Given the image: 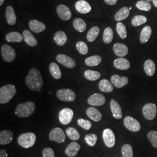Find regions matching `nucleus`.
Here are the masks:
<instances>
[{
  "instance_id": "f257e3e1",
  "label": "nucleus",
  "mask_w": 157,
  "mask_h": 157,
  "mask_svg": "<svg viewBox=\"0 0 157 157\" xmlns=\"http://www.w3.org/2000/svg\"><path fill=\"white\" fill-rule=\"evenodd\" d=\"M25 83L29 89L32 91H39L43 86V80L39 71L32 67L25 78Z\"/></svg>"
},
{
  "instance_id": "f03ea898",
  "label": "nucleus",
  "mask_w": 157,
  "mask_h": 157,
  "mask_svg": "<svg viewBox=\"0 0 157 157\" xmlns=\"http://www.w3.org/2000/svg\"><path fill=\"white\" fill-rule=\"evenodd\" d=\"M36 105L32 101L19 104L15 109V114L20 118H28L35 111Z\"/></svg>"
},
{
  "instance_id": "7ed1b4c3",
  "label": "nucleus",
  "mask_w": 157,
  "mask_h": 157,
  "mask_svg": "<svg viewBox=\"0 0 157 157\" xmlns=\"http://www.w3.org/2000/svg\"><path fill=\"white\" fill-rule=\"evenodd\" d=\"M17 93L16 87L13 84H6L0 88V103L9 102Z\"/></svg>"
},
{
  "instance_id": "20e7f679",
  "label": "nucleus",
  "mask_w": 157,
  "mask_h": 157,
  "mask_svg": "<svg viewBox=\"0 0 157 157\" xmlns=\"http://www.w3.org/2000/svg\"><path fill=\"white\" fill-rule=\"evenodd\" d=\"M36 140V136L32 132L23 133L17 139V143L19 146L25 148H29L34 145Z\"/></svg>"
},
{
  "instance_id": "39448f33",
  "label": "nucleus",
  "mask_w": 157,
  "mask_h": 157,
  "mask_svg": "<svg viewBox=\"0 0 157 157\" xmlns=\"http://www.w3.org/2000/svg\"><path fill=\"white\" fill-rule=\"evenodd\" d=\"M56 96L60 100L65 102H73L76 99L75 92L69 89H62L57 91Z\"/></svg>"
},
{
  "instance_id": "423d86ee",
  "label": "nucleus",
  "mask_w": 157,
  "mask_h": 157,
  "mask_svg": "<svg viewBox=\"0 0 157 157\" xmlns=\"http://www.w3.org/2000/svg\"><path fill=\"white\" fill-rule=\"evenodd\" d=\"M1 54L4 61L6 62L13 61L16 56L15 50L11 46L7 44H4L1 47Z\"/></svg>"
},
{
  "instance_id": "0eeeda50",
  "label": "nucleus",
  "mask_w": 157,
  "mask_h": 157,
  "mask_svg": "<svg viewBox=\"0 0 157 157\" xmlns=\"http://www.w3.org/2000/svg\"><path fill=\"white\" fill-rule=\"evenodd\" d=\"M124 124L126 128L133 132H137L140 131L141 124L140 122L135 118L128 116L124 118Z\"/></svg>"
},
{
  "instance_id": "6e6552de",
  "label": "nucleus",
  "mask_w": 157,
  "mask_h": 157,
  "mask_svg": "<svg viewBox=\"0 0 157 157\" xmlns=\"http://www.w3.org/2000/svg\"><path fill=\"white\" fill-rule=\"evenodd\" d=\"M143 114L147 120H153L157 115V106L153 103H147L143 108Z\"/></svg>"
},
{
  "instance_id": "1a4fd4ad",
  "label": "nucleus",
  "mask_w": 157,
  "mask_h": 157,
  "mask_svg": "<svg viewBox=\"0 0 157 157\" xmlns=\"http://www.w3.org/2000/svg\"><path fill=\"white\" fill-rule=\"evenodd\" d=\"M48 137L51 141H56L58 143H63L65 140L66 136L62 129L55 128L51 131Z\"/></svg>"
},
{
  "instance_id": "9d476101",
  "label": "nucleus",
  "mask_w": 157,
  "mask_h": 157,
  "mask_svg": "<svg viewBox=\"0 0 157 157\" xmlns=\"http://www.w3.org/2000/svg\"><path fill=\"white\" fill-rule=\"evenodd\" d=\"M73 117V111L72 109L69 108L62 109L59 113V120L61 124L66 125L70 124L72 121Z\"/></svg>"
},
{
  "instance_id": "9b49d317",
  "label": "nucleus",
  "mask_w": 157,
  "mask_h": 157,
  "mask_svg": "<svg viewBox=\"0 0 157 157\" xmlns=\"http://www.w3.org/2000/svg\"><path fill=\"white\" fill-rule=\"evenodd\" d=\"M102 139L107 147L112 148L115 144V136L111 129H106L103 131Z\"/></svg>"
},
{
  "instance_id": "f8f14e48",
  "label": "nucleus",
  "mask_w": 157,
  "mask_h": 157,
  "mask_svg": "<svg viewBox=\"0 0 157 157\" xmlns=\"http://www.w3.org/2000/svg\"><path fill=\"white\" fill-rule=\"evenodd\" d=\"M106 101L104 95L100 93H95L90 95L87 100L88 104L92 106H101L103 105Z\"/></svg>"
},
{
  "instance_id": "ddd939ff",
  "label": "nucleus",
  "mask_w": 157,
  "mask_h": 157,
  "mask_svg": "<svg viewBox=\"0 0 157 157\" xmlns=\"http://www.w3.org/2000/svg\"><path fill=\"white\" fill-rule=\"evenodd\" d=\"M56 12L58 17L63 21H68L72 17V13L67 6L59 5L57 6Z\"/></svg>"
},
{
  "instance_id": "4468645a",
  "label": "nucleus",
  "mask_w": 157,
  "mask_h": 157,
  "mask_svg": "<svg viewBox=\"0 0 157 157\" xmlns=\"http://www.w3.org/2000/svg\"><path fill=\"white\" fill-rule=\"evenodd\" d=\"M56 61L62 65L68 68H73L76 66V62L73 59L64 54H59L56 57Z\"/></svg>"
},
{
  "instance_id": "2eb2a0df",
  "label": "nucleus",
  "mask_w": 157,
  "mask_h": 157,
  "mask_svg": "<svg viewBox=\"0 0 157 157\" xmlns=\"http://www.w3.org/2000/svg\"><path fill=\"white\" fill-rule=\"evenodd\" d=\"M112 84L117 88L121 89L128 84L129 79L126 77H121L118 75H113L111 78Z\"/></svg>"
},
{
  "instance_id": "dca6fc26",
  "label": "nucleus",
  "mask_w": 157,
  "mask_h": 157,
  "mask_svg": "<svg viewBox=\"0 0 157 157\" xmlns=\"http://www.w3.org/2000/svg\"><path fill=\"white\" fill-rule=\"evenodd\" d=\"M80 148L81 147L79 145V144L77 142L73 141L69 145H67L65 150V153L67 157H76L78 152L80 150Z\"/></svg>"
},
{
  "instance_id": "f3484780",
  "label": "nucleus",
  "mask_w": 157,
  "mask_h": 157,
  "mask_svg": "<svg viewBox=\"0 0 157 157\" xmlns=\"http://www.w3.org/2000/svg\"><path fill=\"white\" fill-rule=\"evenodd\" d=\"M110 108L112 115L117 119H121L122 117V110L118 102L115 100H111L110 102Z\"/></svg>"
},
{
  "instance_id": "a211bd4d",
  "label": "nucleus",
  "mask_w": 157,
  "mask_h": 157,
  "mask_svg": "<svg viewBox=\"0 0 157 157\" xmlns=\"http://www.w3.org/2000/svg\"><path fill=\"white\" fill-rule=\"evenodd\" d=\"M75 8L76 11L80 13H88L91 11V6L86 1L79 0L76 4Z\"/></svg>"
},
{
  "instance_id": "6ab92c4d",
  "label": "nucleus",
  "mask_w": 157,
  "mask_h": 157,
  "mask_svg": "<svg viewBox=\"0 0 157 157\" xmlns=\"http://www.w3.org/2000/svg\"><path fill=\"white\" fill-rule=\"evenodd\" d=\"M113 50L116 56L122 58L128 54V48L126 45L122 43H117L113 47Z\"/></svg>"
},
{
  "instance_id": "aec40b11",
  "label": "nucleus",
  "mask_w": 157,
  "mask_h": 157,
  "mask_svg": "<svg viewBox=\"0 0 157 157\" xmlns=\"http://www.w3.org/2000/svg\"><path fill=\"white\" fill-rule=\"evenodd\" d=\"M13 135L10 130H2L0 132V144L6 145L11 143Z\"/></svg>"
},
{
  "instance_id": "412c9836",
  "label": "nucleus",
  "mask_w": 157,
  "mask_h": 157,
  "mask_svg": "<svg viewBox=\"0 0 157 157\" xmlns=\"http://www.w3.org/2000/svg\"><path fill=\"white\" fill-rule=\"evenodd\" d=\"M6 20L10 25H14L17 22V17L15 11L12 6H8L6 8Z\"/></svg>"
},
{
  "instance_id": "4be33fe9",
  "label": "nucleus",
  "mask_w": 157,
  "mask_h": 157,
  "mask_svg": "<svg viewBox=\"0 0 157 157\" xmlns=\"http://www.w3.org/2000/svg\"><path fill=\"white\" fill-rule=\"evenodd\" d=\"M86 114L88 117L94 122H99L102 119V114L94 107H89L86 110Z\"/></svg>"
},
{
  "instance_id": "5701e85b",
  "label": "nucleus",
  "mask_w": 157,
  "mask_h": 157,
  "mask_svg": "<svg viewBox=\"0 0 157 157\" xmlns=\"http://www.w3.org/2000/svg\"><path fill=\"white\" fill-rule=\"evenodd\" d=\"M29 27L31 30L36 33H39L45 29V25L43 23L37 20H32L29 22Z\"/></svg>"
},
{
  "instance_id": "b1692460",
  "label": "nucleus",
  "mask_w": 157,
  "mask_h": 157,
  "mask_svg": "<svg viewBox=\"0 0 157 157\" xmlns=\"http://www.w3.org/2000/svg\"><path fill=\"white\" fill-rule=\"evenodd\" d=\"M113 65L118 69L126 71L129 69L130 67V63L129 61L126 58H119L114 61Z\"/></svg>"
},
{
  "instance_id": "393cba45",
  "label": "nucleus",
  "mask_w": 157,
  "mask_h": 157,
  "mask_svg": "<svg viewBox=\"0 0 157 157\" xmlns=\"http://www.w3.org/2000/svg\"><path fill=\"white\" fill-rule=\"evenodd\" d=\"M23 36L25 41L28 45L30 47H35L37 45L38 42L37 40L35 39L33 35L28 30H25L23 31Z\"/></svg>"
},
{
  "instance_id": "a878e982",
  "label": "nucleus",
  "mask_w": 157,
  "mask_h": 157,
  "mask_svg": "<svg viewBox=\"0 0 157 157\" xmlns=\"http://www.w3.org/2000/svg\"><path fill=\"white\" fill-rule=\"evenodd\" d=\"M144 69L146 75L148 76H153L155 72V65L151 59H147L144 63Z\"/></svg>"
},
{
  "instance_id": "bb28decb",
  "label": "nucleus",
  "mask_w": 157,
  "mask_h": 157,
  "mask_svg": "<svg viewBox=\"0 0 157 157\" xmlns=\"http://www.w3.org/2000/svg\"><path fill=\"white\" fill-rule=\"evenodd\" d=\"M54 39L56 44L59 46H63L67 41V36L63 31H58L55 34Z\"/></svg>"
},
{
  "instance_id": "cd10ccee",
  "label": "nucleus",
  "mask_w": 157,
  "mask_h": 157,
  "mask_svg": "<svg viewBox=\"0 0 157 157\" xmlns=\"http://www.w3.org/2000/svg\"><path fill=\"white\" fill-rule=\"evenodd\" d=\"M99 89L104 93H111L113 90V84L107 79H102L98 84Z\"/></svg>"
},
{
  "instance_id": "c85d7f7f",
  "label": "nucleus",
  "mask_w": 157,
  "mask_h": 157,
  "mask_svg": "<svg viewBox=\"0 0 157 157\" xmlns=\"http://www.w3.org/2000/svg\"><path fill=\"white\" fill-rule=\"evenodd\" d=\"M130 10L126 6H124L120 9L115 15V20L117 22H120L126 19L129 17Z\"/></svg>"
},
{
  "instance_id": "c756f323",
  "label": "nucleus",
  "mask_w": 157,
  "mask_h": 157,
  "mask_svg": "<svg viewBox=\"0 0 157 157\" xmlns=\"http://www.w3.org/2000/svg\"><path fill=\"white\" fill-rule=\"evenodd\" d=\"M152 33L151 28L150 26H146L144 28L142 29L140 34L141 43L144 44L147 43L151 37Z\"/></svg>"
},
{
  "instance_id": "7c9ffc66",
  "label": "nucleus",
  "mask_w": 157,
  "mask_h": 157,
  "mask_svg": "<svg viewBox=\"0 0 157 157\" xmlns=\"http://www.w3.org/2000/svg\"><path fill=\"white\" fill-rule=\"evenodd\" d=\"M49 69L52 76L56 80L61 78L62 76V73L60 68L55 62L51 63L49 67Z\"/></svg>"
},
{
  "instance_id": "2f4dec72",
  "label": "nucleus",
  "mask_w": 157,
  "mask_h": 157,
  "mask_svg": "<svg viewBox=\"0 0 157 157\" xmlns=\"http://www.w3.org/2000/svg\"><path fill=\"white\" fill-rule=\"evenodd\" d=\"M6 39L8 42H21L23 39V36L17 32H13L6 35Z\"/></svg>"
},
{
  "instance_id": "473e14b6",
  "label": "nucleus",
  "mask_w": 157,
  "mask_h": 157,
  "mask_svg": "<svg viewBox=\"0 0 157 157\" xmlns=\"http://www.w3.org/2000/svg\"><path fill=\"white\" fill-rule=\"evenodd\" d=\"M102 61V58L99 56H93L87 58L85 59V63L88 67H95L98 65Z\"/></svg>"
},
{
  "instance_id": "72a5a7b5",
  "label": "nucleus",
  "mask_w": 157,
  "mask_h": 157,
  "mask_svg": "<svg viewBox=\"0 0 157 157\" xmlns=\"http://www.w3.org/2000/svg\"><path fill=\"white\" fill-rule=\"evenodd\" d=\"M73 26L80 33L84 32L86 29V24L84 21L80 18H76L73 21Z\"/></svg>"
},
{
  "instance_id": "f704fd0d",
  "label": "nucleus",
  "mask_w": 157,
  "mask_h": 157,
  "mask_svg": "<svg viewBox=\"0 0 157 157\" xmlns=\"http://www.w3.org/2000/svg\"><path fill=\"white\" fill-rule=\"evenodd\" d=\"M84 76L85 78L88 80L95 81L101 77V74L97 71L87 70L84 72Z\"/></svg>"
},
{
  "instance_id": "c9c22d12",
  "label": "nucleus",
  "mask_w": 157,
  "mask_h": 157,
  "mask_svg": "<svg viewBox=\"0 0 157 157\" xmlns=\"http://www.w3.org/2000/svg\"><path fill=\"white\" fill-rule=\"evenodd\" d=\"M100 33V29L97 26H94L90 29L87 34V39L89 42H93Z\"/></svg>"
},
{
  "instance_id": "e433bc0d",
  "label": "nucleus",
  "mask_w": 157,
  "mask_h": 157,
  "mask_svg": "<svg viewBox=\"0 0 157 157\" xmlns=\"http://www.w3.org/2000/svg\"><path fill=\"white\" fill-rule=\"evenodd\" d=\"M66 134L67 135V137L72 140H78L80 139V133L78 131L74 128H68L66 130Z\"/></svg>"
},
{
  "instance_id": "4c0bfd02",
  "label": "nucleus",
  "mask_w": 157,
  "mask_h": 157,
  "mask_svg": "<svg viewBox=\"0 0 157 157\" xmlns=\"http://www.w3.org/2000/svg\"><path fill=\"white\" fill-rule=\"evenodd\" d=\"M113 37V30L111 28H107L104 30L103 33V41L105 44H109L111 43Z\"/></svg>"
},
{
  "instance_id": "58836bf2",
  "label": "nucleus",
  "mask_w": 157,
  "mask_h": 157,
  "mask_svg": "<svg viewBox=\"0 0 157 157\" xmlns=\"http://www.w3.org/2000/svg\"><path fill=\"white\" fill-rule=\"evenodd\" d=\"M136 6L139 10L144 11H149L151 9V5L150 2L144 0L139 1L136 3Z\"/></svg>"
},
{
  "instance_id": "ea45409f",
  "label": "nucleus",
  "mask_w": 157,
  "mask_h": 157,
  "mask_svg": "<svg viewBox=\"0 0 157 157\" xmlns=\"http://www.w3.org/2000/svg\"><path fill=\"white\" fill-rule=\"evenodd\" d=\"M117 32L122 39H126L127 36V30L123 23L119 22L117 24Z\"/></svg>"
},
{
  "instance_id": "a19ab883",
  "label": "nucleus",
  "mask_w": 157,
  "mask_h": 157,
  "mask_svg": "<svg viewBox=\"0 0 157 157\" xmlns=\"http://www.w3.org/2000/svg\"><path fill=\"white\" fill-rule=\"evenodd\" d=\"M147 21L146 17L143 15H136L132 20V25L135 26H139L141 25L144 24Z\"/></svg>"
},
{
  "instance_id": "79ce46f5",
  "label": "nucleus",
  "mask_w": 157,
  "mask_h": 157,
  "mask_svg": "<svg viewBox=\"0 0 157 157\" xmlns=\"http://www.w3.org/2000/svg\"><path fill=\"white\" fill-rule=\"evenodd\" d=\"M122 157H133V148L131 145L126 144L122 146L121 148Z\"/></svg>"
},
{
  "instance_id": "37998d69",
  "label": "nucleus",
  "mask_w": 157,
  "mask_h": 157,
  "mask_svg": "<svg viewBox=\"0 0 157 157\" xmlns=\"http://www.w3.org/2000/svg\"><path fill=\"white\" fill-rule=\"evenodd\" d=\"M84 140L89 146L93 147L95 146L97 143V136L94 133H90L86 135L84 137Z\"/></svg>"
},
{
  "instance_id": "c03bdc74",
  "label": "nucleus",
  "mask_w": 157,
  "mask_h": 157,
  "mask_svg": "<svg viewBox=\"0 0 157 157\" xmlns=\"http://www.w3.org/2000/svg\"><path fill=\"white\" fill-rule=\"evenodd\" d=\"M147 138L151 143L152 146L157 148V131L151 130L147 134Z\"/></svg>"
},
{
  "instance_id": "a18cd8bd",
  "label": "nucleus",
  "mask_w": 157,
  "mask_h": 157,
  "mask_svg": "<svg viewBox=\"0 0 157 157\" xmlns=\"http://www.w3.org/2000/svg\"><path fill=\"white\" fill-rule=\"evenodd\" d=\"M76 46L78 52L82 55H86L88 53V46L83 41H78Z\"/></svg>"
},
{
  "instance_id": "49530a36",
  "label": "nucleus",
  "mask_w": 157,
  "mask_h": 157,
  "mask_svg": "<svg viewBox=\"0 0 157 157\" xmlns=\"http://www.w3.org/2000/svg\"><path fill=\"white\" fill-rule=\"evenodd\" d=\"M77 122H78V126H80L81 128H82L83 129H84V130H89L91 128L92 124L89 120L80 118L78 120Z\"/></svg>"
},
{
  "instance_id": "de8ad7c7",
  "label": "nucleus",
  "mask_w": 157,
  "mask_h": 157,
  "mask_svg": "<svg viewBox=\"0 0 157 157\" xmlns=\"http://www.w3.org/2000/svg\"><path fill=\"white\" fill-rule=\"evenodd\" d=\"M43 157H54V151L50 147L45 148L43 150Z\"/></svg>"
},
{
  "instance_id": "09e8293b",
  "label": "nucleus",
  "mask_w": 157,
  "mask_h": 157,
  "mask_svg": "<svg viewBox=\"0 0 157 157\" xmlns=\"http://www.w3.org/2000/svg\"><path fill=\"white\" fill-rule=\"evenodd\" d=\"M104 1L109 6H113L117 3L118 0H104Z\"/></svg>"
},
{
  "instance_id": "8fccbe9b",
  "label": "nucleus",
  "mask_w": 157,
  "mask_h": 157,
  "mask_svg": "<svg viewBox=\"0 0 157 157\" xmlns=\"http://www.w3.org/2000/svg\"><path fill=\"white\" fill-rule=\"evenodd\" d=\"M0 157H8L7 152L4 150H1L0 151Z\"/></svg>"
},
{
  "instance_id": "3c124183",
  "label": "nucleus",
  "mask_w": 157,
  "mask_h": 157,
  "mask_svg": "<svg viewBox=\"0 0 157 157\" xmlns=\"http://www.w3.org/2000/svg\"><path fill=\"white\" fill-rule=\"evenodd\" d=\"M152 2L154 6L157 8V0H152Z\"/></svg>"
},
{
  "instance_id": "603ef678",
  "label": "nucleus",
  "mask_w": 157,
  "mask_h": 157,
  "mask_svg": "<svg viewBox=\"0 0 157 157\" xmlns=\"http://www.w3.org/2000/svg\"><path fill=\"white\" fill-rule=\"evenodd\" d=\"M4 2V0H0V6H1Z\"/></svg>"
},
{
  "instance_id": "864d4df0",
  "label": "nucleus",
  "mask_w": 157,
  "mask_h": 157,
  "mask_svg": "<svg viewBox=\"0 0 157 157\" xmlns=\"http://www.w3.org/2000/svg\"><path fill=\"white\" fill-rule=\"evenodd\" d=\"M147 1H148V2H151V1H152V0H146Z\"/></svg>"
},
{
  "instance_id": "5fc2aeb1",
  "label": "nucleus",
  "mask_w": 157,
  "mask_h": 157,
  "mask_svg": "<svg viewBox=\"0 0 157 157\" xmlns=\"http://www.w3.org/2000/svg\"><path fill=\"white\" fill-rule=\"evenodd\" d=\"M131 9H132V7H130V8H129V10H130Z\"/></svg>"
}]
</instances>
